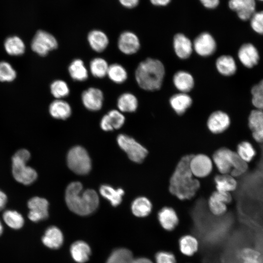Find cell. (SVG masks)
<instances>
[{
	"mask_svg": "<svg viewBox=\"0 0 263 263\" xmlns=\"http://www.w3.org/2000/svg\"><path fill=\"white\" fill-rule=\"evenodd\" d=\"M192 156L186 155L181 159L170 180V192L181 200L190 199L200 187L199 181L193 178L190 170Z\"/></svg>",
	"mask_w": 263,
	"mask_h": 263,
	"instance_id": "obj_1",
	"label": "cell"
},
{
	"mask_svg": "<svg viewBox=\"0 0 263 263\" xmlns=\"http://www.w3.org/2000/svg\"><path fill=\"white\" fill-rule=\"evenodd\" d=\"M65 198L68 208L79 215L90 214L99 205L96 192L92 189L84 190L82 185L79 182H72L67 186Z\"/></svg>",
	"mask_w": 263,
	"mask_h": 263,
	"instance_id": "obj_2",
	"label": "cell"
},
{
	"mask_svg": "<svg viewBox=\"0 0 263 263\" xmlns=\"http://www.w3.org/2000/svg\"><path fill=\"white\" fill-rule=\"evenodd\" d=\"M165 74V67L161 61L147 58L137 66L135 72V77L141 89L154 91L161 88Z\"/></svg>",
	"mask_w": 263,
	"mask_h": 263,
	"instance_id": "obj_3",
	"label": "cell"
},
{
	"mask_svg": "<svg viewBox=\"0 0 263 263\" xmlns=\"http://www.w3.org/2000/svg\"><path fill=\"white\" fill-rule=\"evenodd\" d=\"M30 157V153L25 149L17 151L12 157V173L14 178L19 182L27 185L37 179L36 170L26 163Z\"/></svg>",
	"mask_w": 263,
	"mask_h": 263,
	"instance_id": "obj_4",
	"label": "cell"
},
{
	"mask_svg": "<svg viewBox=\"0 0 263 263\" xmlns=\"http://www.w3.org/2000/svg\"><path fill=\"white\" fill-rule=\"evenodd\" d=\"M67 161L69 169L77 174H87L91 169L90 157L86 150L81 146H77L70 150Z\"/></svg>",
	"mask_w": 263,
	"mask_h": 263,
	"instance_id": "obj_5",
	"label": "cell"
},
{
	"mask_svg": "<svg viewBox=\"0 0 263 263\" xmlns=\"http://www.w3.org/2000/svg\"><path fill=\"white\" fill-rule=\"evenodd\" d=\"M120 148L127 154L132 161L140 163L147 156V150L133 138L124 134H120L117 137Z\"/></svg>",
	"mask_w": 263,
	"mask_h": 263,
	"instance_id": "obj_6",
	"label": "cell"
},
{
	"mask_svg": "<svg viewBox=\"0 0 263 263\" xmlns=\"http://www.w3.org/2000/svg\"><path fill=\"white\" fill-rule=\"evenodd\" d=\"M31 46L34 52L41 56H44L49 52L57 48L58 42L51 34L40 30L38 31L35 35Z\"/></svg>",
	"mask_w": 263,
	"mask_h": 263,
	"instance_id": "obj_7",
	"label": "cell"
},
{
	"mask_svg": "<svg viewBox=\"0 0 263 263\" xmlns=\"http://www.w3.org/2000/svg\"><path fill=\"white\" fill-rule=\"evenodd\" d=\"M236 152L226 148L217 150L212 156L213 161L221 174H228L232 170Z\"/></svg>",
	"mask_w": 263,
	"mask_h": 263,
	"instance_id": "obj_8",
	"label": "cell"
},
{
	"mask_svg": "<svg viewBox=\"0 0 263 263\" xmlns=\"http://www.w3.org/2000/svg\"><path fill=\"white\" fill-rule=\"evenodd\" d=\"M211 159L207 155L198 154L192 156L189 161V168L192 175L198 178L208 175L212 170Z\"/></svg>",
	"mask_w": 263,
	"mask_h": 263,
	"instance_id": "obj_9",
	"label": "cell"
},
{
	"mask_svg": "<svg viewBox=\"0 0 263 263\" xmlns=\"http://www.w3.org/2000/svg\"><path fill=\"white\" fill-rule=\"evenodd\" d=\"M193 47L196 53L202 56H208L214 53L217 44L213 36L208 32L199 34L193 42Z\"/></svg>",
	"mask_w": 263,
	"mask_h": 263,
	"instance_id": "obj_10",
	"label": "cell"
},
{
	"mask_svg": "<svg viewBox=\"0 0 263 263\" xmlns=\"http://www.w3.org/2000/svg\"><path fill=\"white\" fill-rule=\"evenodd\" d=\"M48 206L46 199L39 197L32 198L28 202L29 219L34 222L46 219L48 217Z\"/></svg>",
	"mask_w": 263,
	"mask_h": 263,
	"instance_id": "obj_11",
	"label": "cell"
},
{
	"mask_svg": "<svg viewBox=\"0 0 263 263\" xmlns=\"http://www.w3.org/2000/svg\"><path fill=\"white\" fill-rule=\"evenodd\" d=\"M232 201L229 192L215 191L209 198L208 206L211 212L216 216L224 214L227 210V205Z\"/></svg>",
	"mask_w": 263,
	"mask_h": 263,
	"instance_id": "obj_12",
	"label": "cell"
},
{
	"mask_svg": "<svg viewBox=\"0 0 263 263\" xmlns=\"http://www.w3.org/2000/svg\"><path fill=\"white\" fill-rule=\"evenodd\" d=\"M117 46L123 54L127 55H132L139 50L140 40L137 36L132 32L124 31L119 36Z\"/></svg>",
	"mask_w": 263,
	"mask_h": 263,
	"instance_id": "obj_13",
	"label": "cell"
},
{
	"mask_svg": "<svg viewBox=\"0 0 263 263\" xmlns=\"http://www.w3.org/2000/svg\"><path fill=\"white\" fill-rule=\"evenodd\" d=\"M104 95L99 89L90 87L81 94V100L84 107L91 111L100 110L103 105Z\"/></svg>",
	"mask_w": 263,
	"mask_h": 263,
	"instance_id": "obj_14",
	"label": "cell"
},
{
	"mask_svg": "<svg viewBox=\"0 0 263 263\" xmlns=\"http://www.w3.org/2000/svg\"><path fill=\"white\" fill-rule=\"evenodd\" d=\"M256 0H229V8L244 21L250 19L256 12Z\"/></svg>",
	"mask_w": 263,
	"mask_h": 263,
	"instance_id": "obj_15",
	"label": "cell"
},
{
	"mask_svg": "<svg viewBox=\"0 0 263 263\" xmlns=\"http://www.w3.org/2000/svg\"><path fill=\"white\" fill-rule=\"evenodd\" d=\"M230 124L228 115L221 111L213 112L208 118L207 126L213 133H220L225 131Z\"/></svg>",
	"mask_w": 263,
	"mask_h": 263,
	"instance_id": "obj_16",
	"label": "cell"
},
{
	"mask_svg": "<svg viewBox=\"0 0 263 263\" xmlns=\"http://www.w3.org/2000/svg\"><path fill=\"white\" fill-rule=\"evenodd\" d=\"M173 46L176 56L182 59L188 58L193 50L192 42L182 33H178L174 36Z\"/></svg>",
	"mask_w": 263,
	"mask_h": 263,
	"instance_id": "obj_17",
	"label": "cell"
},
{
	"mask_svg": "<svg viewBox=\"0 0 263 263\" xmlns=\"http://www.w3.org/2000/svg\"><path fill=\"white\" fill-rule=\"evenodd\" d=\"M238 56L240 62L248 68L256 65L259 60V55L257 48L250 43L244 44L241 46Z\"/></svg>",
	"mask_w": 263,
	"mask_h": 263,
	"instance_id": "obj_18",
	"label": "cell"
},
{
	"mask_svg": "<svg viewBox=\"0 0 263 263\" xmlns=\"http://www.w3.org/2000/svg\"><path fill=\"white\" fill-rule=\"evenodd\" d=\"M248 125L253 138L258 142H263V110H252L248 117Z\"/></svg>",
	"mask_w": 263,
	"mask_h": 263,
	"instance_id": "obj_19",
	"label": "cell"
},
{
	"mask_svg": "<svg viewBox=\"0 0 263 263\" xmlns=\"http://www.w3.org/2000/svg\"><path fill=\"white\" fill-rule=\"evenodd\" d=\"M158 220L162 227L167 231L173 230L179 223V219L175 211L171 207H166L160 210Z\"/></svg>",
	"mask_w": 263,
	"mask_h": 263,
	"instance_id": "obj_20",
	"label": "cell"
},
{
	"mask_svg": "<svg viewBox=\"0 0 263 263\" xmlns=\"http://www.w3.org/2000/svg\"><path fill=\"white\" fill-rule=\"evenodd\" d=\"M87 40L91 48L97 53L104 51L109 43L107 35L99 30L91 31L88 34Z\"/></svg>",
	"mask_w": 263,
	"mask_h": 263,
	"instance_id": "obj_21",
	"label": "cell"
},
{
	"mask_svg": "<svg viewBox=\"0 0 263 263\" xmlns=\"http://www.w3.org/2000/svg\"><path fill=\"white\" fill-rule=\"evenodd\" d=\"M49 112L53 118L65 120L71 116L72 108L67 101L62 99H56L50 104Z\"/></svg>",
	"mask_w": 263,
	"mask_h": 263,
	"instance_id": "obj_22",
	"label": "cell"
},
{
	"mask_svg": "<svg viewBox=\"0 0 263 263\" xmlns=\"http://www.w3.org/2000/svg\"><path fill=\"white\" fill-rule=\"evenodd\" d=\"M172 79L175 88L181 93H187L194 87V78L192 75L188 72L177 71L173 75Z\"/></svg>",
	"mask_w": 263,
	"mask_h": 263,
	"instance_id": "obj_23",
	"label": "cell"
},
{
	"mask_svg": "<svg viewBox=\"0 0 263 263\" xmlns=\"http://www.w3.org/2000/svg\"><path fill=\"white\" fill-rule=\"evenodd\" d=\"M169 102L174 112L181 115L191 106L192 99L187 93L180 92L171 96Z\"/></svg>",
	"mask_w": 263,
	"mask_h": 263,
	"instance_id": "obj_24",
	"label": "cell"
},
{
	"mask_svg": "<svg viewBox=\"0 0 263 263\" xmlns=\"http://www.w3.org/2000/svg\"><path fill=\"white\" fill-rule=\"evenodd\" d=\"M63 241L61 231L56 226H50L45 231L42 238L43 244L51 249H57L60 247Z\"/></svg>",
	"mask_w": 263,
	"mask_h": 263,
	"instance_id": "obj_25",
	"label": "cell"
},
{
	"mask_svg": "<svg viewBox=\"0 0 263 263\" xmlns=\"http://www.w3.org/2000/svg\"><path fill=\"white\" fill-rule=\"evenodd\" d=\"M237 257L240 263H263V256L258 249L251 246L240 249Z\"/></svg>",
	"mask_w": 263,
	"mask_h": 263,
	"instance_id": "obj_26",
	"label": "cell"
},
{
	"mask_svg": "<svg viewBox=\"0 0 263 263\" xmlns=\"http://www.w3.org/2000/svg\"><path fill=\"white\" fill-rule=\"evenodd\" d=\"M218 72L224 76H231L236 72L237 66L234 58L229 55L219 56L215 62Z\"/></svg>",
	"mask_w": 263,
	"mask_h": 263,
	"instance_id": "obj_27",
	"label": "cell"
},
{
	"mask_svg": "<svg viewBox=\"0 0 263 263\" xmlns=\"http://www.w3.org/2000/svg\"><path fill=\"white\" fill-rule=\"evenodd\" d=\"M73 259L79 263L87 262L91 253V249L87 244L83 241H76L73 243L70 249Z\"/></svg>",
	"mask_w": 263,
	"mask_h": 263,
	"instance_id": "obj_28",
	"label": "cell"
},
{
	"mask_svg": "<svg viewBox=\"0 0 263 263\" xmlns=\"http://www.w3.org/2000/svg\"><path fill=\"white\" fill-rule=\"evenodd\" d=\"M138 105L136 97L130 93H123L118 97L117 101V106L121 112H134L137 110Z\"/></svg>",
	"mask_w": 263,
	"mask_h": 263,
	"instance_id": "obj_29",
	"label": "cell"
},
{
	"mask_svg": "<svg viewBox=\"0 0 263 263\" xmlns=\"http://www.w3.org/2000/svg\"><path fill=\"white\" fill-rule=\"evenodd\" d=\"M152 208V205L150 200L144 196L136 198L131 206L132 213L138 217L147 216L151 212Z\"/></svg>",
	"mask_w": 263,
	"mask_h": 263,
	"instance_id": "obj_30",
	"label": "cell"
},
{
	"mask_svg": "<svg viewBox=\"0 0 263 263\" xmlns=\"http://www.w3.org/2000/svg\"><path fill=\"white\" fill-rule=\"evenodd\" d=\"M71 78L76 81H83L88 77V72L83 61L79 58L75 59L68 67Z\"/></svg>",
	"mask_w": 263,
	"mask_h": 263,
	"instance_id": "obj_31",
	"label": "cell"
},
{
	"mask_svg": "<svg viewBox=\"0 0 263 263\" xmlns=\"http://www.w3.org/2000/svg\"><path fill=\"white\" fill-rule=\"evenodd\" d=\"M214 181L216 190L229 192L234 190L237 183L234 177L229 174H221L215 177Z\"/></svg>",
	"mask_w": 263,
	"mask_h": 263,
	"instance_id": "obj_32",
	"label": "cell"
},
{
	"mask_svg": "<svg viewBox=\"0 0 263 263\" xmlns=\"http://www.w3.org/2000/svg\"><path fill=\"white\" fill-rule=\"evenodd\" d=\"M100 194L109 200L113 207L119 205L122 201V196L124 194L123 189L119 188L115 189L109 185H102L99 188Z\"/></svg>",
	"mask_w": 263,
	"mask_h": 263,
	"instance_id": "obj_33",
	"label": "cell"
},
{
	"mask_svg": "<svg viewBox=\"0 0 263 263\" xmlns=\"http://www.w3.org/2000/svg\"><path fill=\"white\" fill-rule=\"evenodd\" d=\"M4 46L6 52L11 56L21 55L25 49L23 41L16 36L7 38L4 41Z\"/></svg>",
	"mask_w": 263,
	"mask_h": 263,
	"instance_id": "obj_34",
	"label": "cell"
},
{
	"mask_svg": "<svg viewBox=\"0 0 263 263\" xmlns=\"http://www.w3.org/2000/svg\"><path fill=\"white\" fill-rule=\"evenodd\" d=\"M198 244L197 240L192 235H184L179 240L180 251L186 256L193 255L198 250Z\"/></svg>",
	"mask_w": 263,
	"mask_h": 263,
	"instance_id": "obj_35",
	"label": "cell"
},
{
	"mask_svg": "<svg viewBox=\"0 0 263 263\" xmlns=\"http://www.w3.org/2000/svg\"><path fill=\"white\" fill-rule=\"evenodd\" d=\"M90 70L94 77L102 78L107 75L109 65L107 61L101 57H95L90 62Z\"/></svg>",
	"mask_w": 263,
	"mask_h": 263,
	"instance_id": "obj_36",
	"label": "cell"
},
{
	"mask_svg": "<svg viewBox=\"0 0 263 263\" xmlns=\"http://www.w3.org/2000/svg\"><path fill=\"white\" fill-rule=\"evenodd\" d=\"M107 75L111 80L117 84L124 82L128 77L125 68L118 63L109 65Z\"/></svg>",
	"mask_w": 263,
	"mask_h": 263,
	"instance_id": "obj_37",
	"label": "cell"
},
{
	"mask_svg": "<svg viewBox=\"0 0 263 263\" xmlns=\"http://www.w3.org/2000/svg\"><path fill=\"white\" fill-rule=\"evenodd\" d=\"M2 218L5 224L14 229H19L24 225V220L22 216L15 210H6L3 213Z\"/></svg>",
	"mask_w": 263,
	"mask_h": 263,
	"instance_id": "obj_38",
	"label": "cell"
},
{
	"mask_svg": "<svg viewBox=\"0 0 263 263\" xmlns=\"http://www.w3.org/2000/svg\"><path fill=\"white\" fill-rule=\"evenodd\" d=\"M133 256L131 251L125 248L114 250L109 257L106 263H132Z\"/></svg>",
	"mask_w": 263,
	"mask_h": 263,
	"instance_id": "obj_39",
	"label": "cell"
},
{
	"mask_svg": "<svg viewBox=\"0 0 263 263\" xmlns=\"http://www.w3.org/2000/svg\"><path fill=\"white\" fill-rule=\"evenodd\" d=\"M50 91L53 96L56 99L65 97L70 93V89L67 83L60 79L56 80L51 83Z\"/></svg>",
	"mask_w": 263,
	"mask_h": 263,
	"instance_id": "obj_40",
	"label": "cell"
},
{
	"mask_svg": "<svg viewBox=\"0 0 263 263\" xmlns=\"http://www.w3.org/2000/svg\"><path fill=\"white\" fill-rule=\"evenodd\" d=\"M237 153L246 163L252 160L256 154L255 149L252 144L247 141H243L237 146Z\"/></svg>",
	"mask_w": 263,
	"mask_h": 263,
	"instance_id": "obj_41",
	"label": "cell"
},
{
	"mask_svg": "<svg viewBox=\"0 0 263 263\" xmlns=\"http://www.w3.org/2000/svg\"><path fill=\"white\" fill-rule=\"evenodd\" d=\"M252 103L256 109L263 110V79L251 89Z\"/></svg>",
	"mask_w": 263,
	"mask_h": 263,
	"instance_id": "obj_42",
	"label": "cell"
},
{
	"mask_svg": "<svg viewBox=\"0 0 263 263\" xmlns=\"http://www.w3.org/2000/svg\"><path fill=\"white\" fill-rule=\"evenodd\" d=\"M16 72L12 66L6 61L0 62V81L10 82L15 79Z\"/></svg>",
	"mask_w": 263,
	"mask_h": 263,
	"instance_id": "obj_43",
	"label": "cell"
},
{
	"mask_svg": "<svg viewBox=\"0 0 263 263\" xmlns=\"http://www.w3.org/2000/svg\"><path fill=\"white\" fill-rule=\"evenodd\" d=\"M110 123L114 129L122 127L125 121V117L122 112L117 110H112L107 114Z\"/></svg>",
	"mask_w": 263,
	"mask_h": 263,
	"instance_id": "obj_44",
	"label": "cell"
},
{
	"mask_svg": "<svg viewBox=\"0 0 263 263\" xmlns=\"http://www.w3.org/2000/svg\"><path fill=\"white\" fill-rule=\"evenodd\" d=\"M249 20L253 30L257 34L263 35V10L256 11Z\"/></svg>",
	"mask_w": 263,
	"mask_h": 263,
	"instance_id": "obj_45",
	"label": "cell"
},
{
	"mask_svg": "<svg viewBox=\"0 0 263 263\" xmlns=\"http://www.w3.org/2000/svg\"><path fill=\"white\" fill-rule=\"evenodd\" d=\"M156 263H176L174 255L168 251H160L155 255Z\"/></svg>",
	"mask_w": 263,
	"mask_h": 263,
	"instance_id": "obj_46",
	"label": "cell"
},
{
	"mask_svg": "<svg viewBox=\"0 0 263 263\" xmlns=\"http://www.w3.org/2000/svg\"><path fill=\"white\" fill-rule=\"evenodd\" d=\"M100 125L101 128L104 131H111L113 130V129L109 122L107 114L102 117Z\"/></svg>",
	"mask_w": 263,
	"mask_h": 263,
	"instance_id": "obj_47",
	"label": "cell"
},
{
	"mask_svg": "<svg viewBox=\"0 0 263 263\" xmlns=\"http://www.w3.org/2000/svg\"><path fill=\"white\" fill-rule=\"evenodd\" d=\"M204 7L208 9H214L217 7L220 0H199Z\"/></svg>",
	"mask_w": 263,
	"mask_h": 263,
	"instance_id": "obj_48",
	"label": "cell"
},
{
	"mask_svg": "<svg viewBox=\"0 0 263 263\" xmlns=\"http://www.w3.org/2000/svg\"><path fill=\"white\" fill-rule=\"evenodd\" d=\"M119 3L123 7L127 8H133L139 3L140 0H118Z\"/></svg>",
	"mask_w": 263,
	"mask_h": 263,
	"instance_id": "obj_49",
	"label": "cell"
},
{
	"mask_svg": "<svg viewBox=\"0 0 263 263\" xmlns=\"http://www.w3.org/2000/svg\"><path fill=\"white\" fill-rule=\"evenodd\" d=\"M7 202V196L6 194L0 190V210L5 207Z\"/></svg>",
	"mask_w": 263,
	"mask_h": 263,
	"instance_id": "obj_50",
	"label": "cell"
},
{
	"mask_svg": "<svg viewBox=\"0 0 263 263\" xmlns=\"http://www.w3.org/2000/svg\"><path fill=\"white\" fill-rule=\"evenodd\" d=\"M171 0H150V2L156 6H165L168 4Z\"/></svg>",
	"mask_w": 263,
	"mask_h": 263,
	"instance_id": "obj_51",
	"label": "cell"
},
{
	"mask_svg": "<svg viewBox=\"0 0 263 263\" xmlns=\"http://www.w3.org/2000/svg\"><path fill=\"white\" fill-rule=\"evenodd\" d=\"M132 263H153L150 260L145 258L134 259Z\"/></svg>",
	"mask_w": 263,
	"mask_h": 263,
	"instance_id": "obj_52",
	"label": "cell"
},
{
	"mask_svg": "<svg viewBox=\"0 0 263 263\" xmlns=\"http://www.w3.org/2000/svg\"><path fill=\"white\" fill-rule=\"evenodd\" d=\"M3 226L2 225L1 222L0 221V236H1V235L2 234L3 232Z\"/></svg>",
	"mask_w": 263,
	"mask_h": 263,
	"instance_id": "obj_53",
	"label": "cell"
},
{
	"mask_svg": "<svg viewBox=\"0 0 263 263\" xmlns=\"http://www.w3.org/2000/svg\"><path fill=\"white\" fill-rule=\"evenodd\" d=\"M259 1H263V0H258Z\"/></svg>",
	"mask_w": 263,
	"mask_h": 263,
	"instance_id": "obj_54",
	"label": "cell"
}]
</instances>
